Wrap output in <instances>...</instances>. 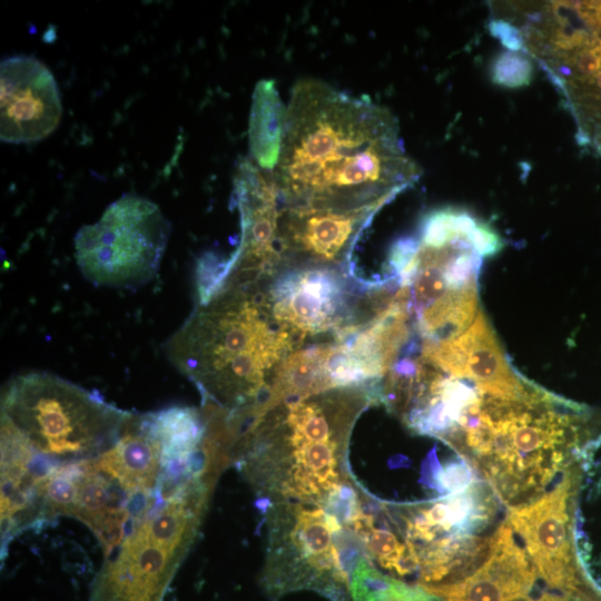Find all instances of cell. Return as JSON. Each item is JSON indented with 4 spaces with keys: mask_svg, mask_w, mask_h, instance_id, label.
<instances>
[{
    "mask_svg": "<svg viewBox=\"0 0 601 601\" xmlns=\"http://www.w3.org/2000/svg\"><path fill=\"white\" fill-rule=\"evenodd\" d=\"M499 501L489 483L479 480L462 492L432 501L383 504L416 563L415 585L426 591L454 583L484 561Z\"/></svg>",
    "mask_w": 601,
    "mask_h": 601,
    "instance_id": "52a82bcc",
    "label": "cell"
},
{
    "mask_svg": "<svg viewBox=\"0 0 601 601\" xmlns=\"http://www.w3.org/2000/svg\"><path fill=\"white\" fill-rule=\"evenodd\" d=\"M505 520L495 530L484 561L465 578L427 590L444 601H518L540 578L530 555Z\"/></svg>",
    "mask_w": 601,
    "mask_h": 601,
    "instance_id": "9a60e30c",
    "label": "cell"
},
{
    "mask_svg": "<svg viewBox=\"0 0 601 601\" xmlns=\"http://www.w3.org/2000/svg\"><path fill=\"white\" fill-rule=\"evenodd\" d=\"M533 593V592H532ZM530 594L525 598H522L518 601H583L584 599L589 598L584 593L575 594V593H553V592H542L539 595ZM592 601V600H590Z\"/></svg>",
    "mask_w": 601,
    "mask_h": 601,
    "instance_id": "ffe728a7",
    "label": "cell"
},
{
    "mask_svg": "<svg viewBox=\"0 0 601 601\" xmlns=\"http://www.w3.org/2000/svg\"><path fill=\"white\" fill-rule=\"evenodd\" d=\"M476 469L465 457L437 466L433 472V484L442 496L455 494L466 490L479 481Z\"/></svg>",
    "mask_w": 601,
    "mask_h": 601,
    "instance_id": "ac0fdd59",
    "label": "cell"
},
{
    "mask_svg": "<svg viewBox=\"0 0 601 601\" xmlns=\"http://www.w3.org/2000/svg\"><path fill=\"white\" fill-rule=\"evenodd\" d=\"M259 283L275 319L302 346L332 338L374 312L373 283L356 278L353 269L292 265Z\"/></svg>",
    "mask_w": 601,
    "mask_h": 601,
    "instance_id": "30bf717a",
    "label": "cell"
},
{
    "mask_svg": "<svg viewBox=\"0 0 601 601\" xmlns=\"http://www.w3.org/2000/svg\"><path fill=\"white\" fill-rule=\"evenodd\" d=\"M234 201L240 215V242L231 257L221 262L223 282L256 283L282 266L278 221L280 197L274 170L243 158L234 176Z\"/></svg>",
    "mask_w": 601,
    "mask_h": 601,
    "instance_id": "7c38bea8",
    "label": "cell"
},
{
    "mask_svg": "<svg viewBox=\"0 0 601 601\" xmlns=\"http://www.w3.org/2000/svg\"><path fill=\"white\" fill-rule=\"evenodd\" d=\"M274 173L282 205L353 208L390 203L417 181L421 168L390 110L302 79L286 106Z\"/></svg>",
    "mask_w": 601,
    "mask_h": 601,
    "instance_id": "6da1fadb",
    "label": "cell"
},
{
    "mask_svg": "<svg viewBox=\"0 0 601 601\" xmlns=\"http://www.w3.org/2000/svg\"><path fill=\"white\" fill-rule=\"evenodd\" d=\"M385 205L374 203L353 208L282 205L278 221L280 268L314 264L353 269V249L363 230Z\"/></svg>",
    "mask_w": 601,
    "mask_h": 601,
    "instance_id": "4fadbf2b",
    "label": "cell"
},
{
    "mask_svg": "<svg viewBox=\"0 0 601 601\" xmlns=\"http://www.w3.org/2000/svg\"><path fill=\"white\" fill-rule=\"evenodd\" d=\"M491 32L501 39L502 43L511 51H519L524 47L521 32L512 24L504 21H493L490 24Z\"/></svg>",
    "mask_w": 601,
    "mask_h": 601,
    "instance_id": "d6986e66",
    "label": "cell"
},
{
    "mask_svg": "<svg viewBox=\"0 0 601 601\" xmlns=\"http://www.w3.org/2000/svg\"><path fill=\"white\" fill-rule=\"evenodd\" d=\"M171 225L149 199L125 194L75 237V258L96 286L137 289L158 273Z\"/></svg>",
    "mask_w": 601,
    "mask_h": 601,
    "instance_id": "9c48e42d",
    "label": "cell"
},
{
    "mask_svg": "<svg viewBox=\"0 0 601 601\" xmlns=\"http://www.w3.org/2000/svg\"><path fill=\"white\" fill-rule=\"evenodd\" d=\"M298 339L272 314L258 283H224L167 341L165 353L227 413L257 406Z\"/></svg>",
    "mask_w": 601,
    "mask_h": 601,
    "instance_id": "277c9868",
    "label": "cell"
},
{
    "mask_svg": "<svg viewBox=\"0 0 601 601\" xmlns=\"http://www.w3.org/2000/svg\"><path fill=\"white\" fill-rule=\"evenodd\" d=\"M600 426L595 412L533 382L516 394L476 385L447 444L512 508L549 491L558 476L599 442Z\"/></svg>",
    "mask_w": 601,
    "mask_h": 601,
    "instance_id": "7a4b0ae2",
    "label": "cell"
},
{
    "mask_svg": "<svg viewBox=\"0 0 601 601\" xmlns=\"http://www.w3.org/2000/svg\"><path fill=\"white\" fill-rule=\"evenodd\" d=\"M501 238L483 221L456 209L428 213L415 235L391 247L387 274L403 288L412 335L443 341L467 329L480 309L483 259Z\"/></svg>",
    "mask_w": 601,
    "mask_h": 601,
    "instance_id": "5b68a950",
    "label": "cell"
},
{
    "mask_svg": "<svg viewBox=\"0 0 601 601\" xmlns=\"http://www.w3.org/2000/svg\"><path fill=\"white\" fill-rule=\"evenodd\" d=\"M264 587L273 597L314 590L347 601L352 570L336 546L343 525L319 504L275 502L267 510Z\"/></svg>",
    "mask_w": 601,
    "mask_h": 601,
    "instance_id": "ba28073f",
    "label": "cell"
},
{
    "mask_svg": "<svg viewBox=\"0 0 601 601\" xmlns=\"http://www.w3.org/2000/svg\"><path fill=\"white\" fill-rule=\"evenodd\" d=\"M286 118L273 80L259 81L254 90L249 116V157L263 169L274 170L278 164Z\"/></svg>",
    "mask_w": 601,
    "mask_h": 601,
    "instance_id": "2e32d148",
    "label": "cell"
},
{
    "mask_svg": "<svg viewBox=\"0 0 601 601\" xmlns=\"http://www.w3.org/2000/svg\"><path fill=\"white\" fill-rule=\"evenodd\" d=\"M598 146L601 148V134L595 138Z\"/></svg>",
    "mask_w": 601,
    "mask_h": 601,
    "instance_id": "44dd1931",
    "label": "cell"
},
{
    "mask_svg": "<svg viewBox=\"0 0 601 601\" xmlns=\"http://www.w3.org/2000/svg\"><path fill=\"white\" fill-rule=\"evenodd\" d=\"M533 66L531 60L516 51L500 53L491 68L492 80L504 87L518 88L530 83Z\"/></svg>",
    "mask_w": 601,
    "mask_h": 601,
    "instance_id": "e0dca14e",
    "label": "cell"
},
{
    "mask_svg": "<svg viewBox=\"0 0 601 601\" xmlns=\"http://www.w3.org/2000/svg\"><path fill=\"white\" fill-rule=\"evenodd\" d=\"M378 403L381 385L361 384L257 406L230 427L233 461L264 497L322 505L348 480L355 422Z\"/></svg>",
    "mask_w": 601,
    "mask_h": 601,
    "instance_id": "3957f363",
    "label": "cell"
},
{
    "mask_svg": "<svg viewBox=\"0 0 601 601\" xmlns=\"http://www.w3.org/2000/svg\"><path fill=\"white\" fill-rule=\"evenodd\" d=\"M129 416L93 393L47 373L16 377L1 403V426L21 441L26 472L38 482L62 464L110 449Z\"/></svg>",
    "mask_w": 601,
    "mask_h": 601,
    "instance_id": "8992f818",
    "label": "cell"
},
{
    "mask_svg": "<svg viewBox=\"0 0 601 601\" xmlns=\"http://www.w3.org/2000/svg\"><path fill=\"white\" fill-rule=\"evenodd\" d=\"M581 473L570 466L539 497L508 508L506 521L530 555L539 577L552 589L583 593L573 542V514Z\"/></svg>",
    "mask_w": 601,
    "mask_h": 601,
    "instance_id": "8fae6325",
    "label": "cell"
},
{
    "mask_svg": "<svg viewBox=\"0 0 601 601\" xmlns=\"http://www.w3.org/2000/svg\"><path fill=\"white\" fill-rule=\"evenodd\" d=\"M0 137L30 144L58 126L62 106L51 71L38 59L13 56L0 65Z\"/></svg>",
    "mask_w": 601,
    "mask_h": 601,
    "instance_id": "5bb4252c",
    "label": "cell"
}]
</instances>
